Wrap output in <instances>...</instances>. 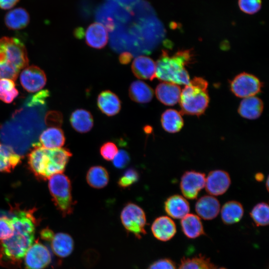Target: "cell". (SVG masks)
I'll return each instance as SVG.
<instances>
[{
  "instance_id": "obj_1",
  "label": "cell",
  "mask_w": 269,
  "mask_h": 269,
  "mask_svg": "<svg viewBox=\"0 0 269 269\" xmlns=\"http://www.w3.org/2000/svg\"><path fill=\"white\" fill-rule=\"evenodd\" d=\"M72 155L66 148L47 149L37 143L28 155V164L35 177L46 180L63 173Z\"/></svg>"
},
{
  "instance_id": "obj_36",
  "label": "cell",
  "mask_w": 269,
  "mask_h": 269,
  "mask_svg": "<svg viewBox=\"0 0 269 269\" xmlns=\"http://www.w3.org/2000/svg\"><path fill=\"white\" fill-rule=\"evenodd\" d=\"M239 6L240 9L247 14H254L261 7V0H239Z\"/></svg>"
},
{
  "instance_id": "obj_41",
  "label": "cell",
  "mask_w": 269,
  "mask_h": 269,
  "mask_svg": "<svg viewBox=\"0 0 269 269\" xmlns=\"http://www.w3.org/2000/svg\"><path fill=\"white\" fill-rule=\"evenodd\" d=\"M133 58V55L131 53L128 52H125L119 56V61L123 64H127L130 62Z\"/></svg>"
},
{
  "instance_id": "obj_20",
  "label": "cell",
  "mask_w": 269,
  "mask_h": 269,
  "mask_svg": "<svg viewBox=\"0 0 269 269\" xmlns=\"http://www.w3.org/2000/svg\"><path fill=\"white\" fill-rule=\"evenodd\" d=\"M41 146L47 149L62 147L65 142L63 131L59 127L51 126L43 130L39 137Z\"/></svg>"
},
{
  "instance_id": "obj_6",
  "label": "cell",
  "mask_w": 269,
  "mask_h": 269,
  "mask_svg": "<svg viewBox=\"0 0 269 269\" xmlns=\"http://www.w3.org/2000/svg\"><path fill=\"white\" fill-rule=\"evenodd\" d=\"M48 188L52 201L62 216L72 213L75 201L72 198L69 177L63 173L53 175L48 179Z\"/></svg>"
},
{
  "instance_id": "obj_22",
  "label": "cell",
  "mask_w": 269,
  "mask_h": 269,
  "mask_svg": "<svg viewBox=\"0 0 269 269\" xmlns=\"http://www.w3.org/2000/svg\"><path fill=\"white\" fill-rule=\"evenodd\" d=\"M264 104L258 97L252 96L244 98L238 108V113L241 117L249 120L259 118L263 112Z\"/></svg>"
},
{
  "instance_id": "obj_2",
  "label": "cell",
  "mask_w": 269,
  "mask_h": 269,
  "mask_svg": "<svg viewBox=\"0 0 269 269\" xmlns=\"http://www.w3.org/2000/svg\"><path fill=\"white\" fill-rule=\"evenodd\" d=\"M192 58L190 50L179 51L172 56L163 50L156 63V77L163 82L187 85L190 80L185 67Z\"/></svg>"
},
{
  "instance_id": "obj_43",
  "label": "cell",
  "mask_w": 269,
  "mask_h": 269,
  "mask_svg": "<svg viewBox=\"0 0 269 269\" xmlns=\"http://www.w3.org/2000/svg\"><path fill=\"white\" fill-rule=\"evenodd\" d=\"M266 187L267 189L268 190H269V177H268L266 181Z\"/></svg>"
},
{
  "instance_id": "obj_32",
  "label": "cell",
  "mask_w": 269,
  "mask_h": 269,
  "mask_svg": "<svg viewBox=\"0 0 269 269\" xmlns=\"http://www.w3.org/2000/svg\"><path fill=\"white\" fill-rule=\"evenodd\" d=\"M18 91L14 80L8 78L0 79V100L10 103L18 96Z\"/></svg>"
},
{
  "instance_id": "obj_24",
  "label": "cell",
  "mask_w": 269,
  "mask_h": 269,
  "mask_svg": "<svg viewBox=\"0 0 269 269\" xmlns=\"http://www.w3.org/2000/svg\"><path fill=\"white\" fill-rule=\"evenodd\" d=\"M30 16L27 11L22 7H17L9 10L5 15L4 21L10 30L23 29L29 23Z\"/></svg>"
},
{
  "instance_id": "obj_4",
  "label": "cell",
  "mask_w": 269,
  "mask_h": 269,
  "mask_svg": "<svg viewBox=\"0 0 269 269\" xmlns=\"http://www.w3.org/2000/svg\"><path fill=\"white\" fill-rule=\"evenodd\" d=\"M207 87V82L201 77H195L185 85L179 101L183 113L198 116L205 112L209 102Z\"/></svg>"
},
{
  "instance_id": "obj_10",
  "label": "cell",
  "mask_w": 269,
  "mask_h": 269,
  "mask_svg": "<svg viewBox=\"0 0 269 269\" xmlns=\"http://www.w3.org/2000/svg\"><path fill=\"white\" fill-rule=\"evenodd\" d=\"M205 175L203 173L190 170L182 175L180 188L183 197L193 200L196 199L200 191L205 187Z\"/></svg>"
},
{
  "instance_id": "obj_7",
  "label": "cell",
  "mask_w": 269,
  "mask_h": 269,
  "mask_svg": "<svg viewBox=\"0 0 269 269\" xmlns=\"http://www.w3.org/2000/svg\"><path fill=\"white\" fill-rule=\"evenodd\" d=\"M120 218L125 229L137 239L146 234V216L143 209L136 204L129 202L123 209Z\"/></svg>"
},
{
  "instance_id": "obj_35",
  "label": "cell",
  "mask_w": 269,
  "mask_h": 269,
  "mask_svg": "<svg viewBox=\"0 0 269 269\" xmlns=\"http://www.w3.org/2000/svg\"><path fill=\"white\" fill-rule=\"evenodd\" d=\"M138 178L137 171L134 168H130L119 179L118 184L120 187L126 188L137 182Z\"/></svg>"
},
{
  "instance_id": "obj_12",
  "label": "cell",
  "mask_w": 269,
  "mask_h": 269,
  "mask_svg": "<svg viewBox=\"0 0 269 269\" xmlns=\"http://www.w3.org/2000/svg\"><path fill=\"white\" fill-rule=\"evenodd\" d=\"M231 183V178L227 172L217 169L208 173L205 178V187L210 195L219 196L227 191Z\"/></svg>"
},
{
  "instance_id": "obj_33",
  "label": "cell",
  "mask_w": 269,
  "mask_h": 269,
  "mask_svg": "<svg viewBox=\"0 0 269 269\" xmlns=\"http://www.w3.org/2000/svg\"><path fill=\"white\" fill-rule=\"evenodd\" d=\"M250 216L257 226H266L269 222V205L265 202L256 204L250 213Z\"/></svg>"
},
{
  "instance_id": "obj_15",
  "label": "cell",
  "mask_w": 269,
  "mask_h": 269,
  "mask_svg": "<svg viewBox=\"0 0 269 269\" xmlns=\"http://www.w3.org/2000/svg\"><path fill=\"white\" fill-rule=\"evenodd\" d=\"M86 44L95 49L104 48L108 41V33L102 23L96 22L91 24L85 32Z\"/></svg>"
},
{
  "instance_id": "obj_13",
  "label": "cell",
  "mask_w": 269,
  "mask_h": 269,
  "mask_svg": "<svg viewBox=\"0 0 269 269\" xmlns=\"http://www.w3.org/2000/svg\"><path fill=\"white\" fill-rule=\"evenodd\" d=\"M47 242L50 243L53 253L60 258L67 257L74 249V240L67 233L53 232Z\"/></svg>"
},
{
  "instance_id": "obj_44",
  "label": "cell",
  "mask_w": 269,
  "mask_h": 269,
  "mask_svg": "<svg viewBox=\"0 0 269 269\" xmlns=\"http://www.w3.org/2000/svg\"><path fill=\"white\" fill-rule=\"evenodd\" d=\"M227 269L226 268H218V269Z\"/></svg>"
},
{
  "instance_id": "obj_8",
  "label": "cell",
  "mask_w": 269,
  "mask_h": 269,
  "mask_svg": "<svg viewBox=\"0 0 269 269\" xmlns=\"http://www.w3.org/2000/svg\"><path fill=\"white\" fill-rule=\"evenodd\" d=\"M262 83L253 75L242 73L237 75L230 83V89L233 93L240 98L255 96L261 92Z\"/></svg>"
},
{
  "instance_id": "obj_39",
  "label": "cell",
  "mask_w": 269,
  "mask_h": 269,
  "mask_svg": "<svg viewBox=\"0 0 269 269\" xmlns=\"http://www.w3.org/2000/svg\"><path fill=\"white\" fill-rule=\"evenodd\" d=\"M147 269H176L175 263L170 259L158 260L150 265Z\"/></svg>"
},
{
  "instance_id": "obj_38",
  "label": "cell",
  "mask_w": 269,
  "mask_h": 269,
  "mask_svg": "<svg viewBox=\"0 0 269 269\" xmlns=\"http://www.w3.org/2000/svg\"><path fill=\"white\" fill-rule=\"evenodd\" d=\"M115 167L118 169L125 168L130 162L129 154L125 150L121 149L118 151L113 159Z\"/></svg>"
},
{
  "instance_id": "obj_17",
  "label": "cell",
  "mask_w": 269,
  "mask_h": 269,
  "mask_svg": "<svg viewBox=\"0 0 269 269\" xmlns=\"http://www.w3.org/2000/svg\"><path fill=\"white\" fill-rule=\"evenodd\" d=\"M131 68L134 75L139 79L152 81L156 77V63L149 57L141 55L136 57Z\"/></svg>"
},
{
  "instance_id": "obj_27",
  "label": "cell",
  "mask_w": 269,
  "mask_h": 269,
  "mask_svg": "<svg viewBox=\"0 0 269 269\" xmlns=\"http://www.w3.org/2000/svg\"><path fill=\"white\" fill-rule=\"evenodd\" d=\"M244 208L237 201H229L225 203L221 210L223 222L226 225H232L239 222L244 215Z\"/></svg>"
},
{
  "instance_id": "obj_19",
  "label": "cell",
  "mask_w": 269,
  "mask_h": 269,
  "mask_svg": "<svg viewBox=\"0 0 269 269\" xmlns=\"http://www.w3.org/2000/svg\"><path fill=\"white\" fill-rule=\"evenodd\" d=\"M164 207L166 213L174 219H182L190 211L188 202L180 195H173L167 198Z\"/></svg>"
},
{
  "instance_id": "obj_21",
  "label": "cell",
  "mask_w": 269,
  "mask_h": 269,
  "mask_svg": "<svg viewBox=\"0 0 269 269\" xmlns=\"http://www.w3.org/2000/svg\"><path fill=\"white\" fill-rule=\"evenodd\" d=\"M97 106L103 114L108 116H113L121 110V102L114 93L110 90H105L98 96Z\"/></svg>"
},
{
  "instance_id": "obj_3",
  "label": "cell",
  "mask_w": 269,
  "mask_h": 269,
  "mask_svg": "<svg viewBox=\"0 0 269 269\" xmlns=\"http://www.w3.org/2000/svg\"><path fill=\"white\" fill-rule=\"evenodd\" d=\"M28 64L26 48L19 39L6 36L0 38V79L15 80Z\"/></svg>"
},
{
  "instance_id": "obj_9",
  "label": "cell",
  "mask_w": 269,
  "mask_h": 269,
  "mask_svg": "<svg viewBox=\"0 0 269 269\" xmlns=\"http://www.w3.org/2000/svg\"><path fill=\"white\" fill-rule=\"evenodd\" d=\"M24 269H44L51 263V254L48 248L36 241L24 257Z\"/></svg>"
},
{
  "instance_id": "obj_18",
  "label": "cell",
  "mask_w": 269,
  "mask_h": 269,
  "mask_svg": "<svg viewBox=\"0 0 269 269\" xmlns=\"http://www.w3.org/2000/svg\"><path fill=\"white\" fill-rule=\"evenodd\" d=\"M181 90L176 84L163 82L156 87L155 95L157 99L166 106H173L180 100Z\"/></svg>"
},
{
  "instance_id": "obj_11",
  "label": "cell",
  "mask_w": 269,
  "mask_h": 269,
  "mask_svg": "<svg viewBox=\"0 0 269 269\" xmlns=\"http://www.w3.org/2000/svg\"><path fill=\"white\" fill-rule=\"evenodd\" d=\"M19 80L22 87L30 93L39 91L46 83L45 73L41 68L35 65L24 68L20 73Z\"/></svg>"
},
{
  "instance_id": "obj_31",
  "label": "cell",
  "mask_w": 269,
  "mask_h": 269,
  "mask_svg": "<svg viewBox=\"0 0 269 269\" xmlns=\"http://www.w3.org/2000/svg\"><path fill=\"white\" fill-rule=\"evenodd\" d=\"M216 266L209 258L199 255L191 258H183L178 269H215Z\"/></svg>"
},
{
  "instance_id": "obj_30",
  "label": "cell",
  "mask_w": 269,
  "mask_h": 269,
  "mask_svg": "<svg viewBox=\"0 0 269 269\" xmlns=\"http://www.w3.org/2000/svg\"><path fill=\"white\" fill-rule=\"evenodd\" d=\"M86 178L89 186L95 189H101L108 184L109 175L105 167L96 165L89 169Z\"/></svg>"
},
{
  "instance_id": "obj_37",
  "label": "cell",
  "mask_w": 269,
  "mask_h": 269,
  "mask_svg": "<svg viewBox=\"0 0 269 269\" xmlns=\"http://www.w3.org/2000/svg\"><path fill=\"white\" fill-rule=\"evenodd\" d=\"M118 151L117 145L113 142L108 141L103 143L100 147V152L102 157L107 160L111 161Z\"/></svg>"
},
{
  "instance_id": "obj_5",
  "label": "cell",
  "mask_w": 269,
  "mask_h": 269,
  "mask_svg": "<svg viewBox=\"0 0 269 269\" xmlns=\"http://www.w3.org/2000/svg\"><path fill=\"white\" fill-rule=\"evenodd\" d=\"M34 240L33 235L14 233L11 238L0 241V264L9 269L17 268Z\"/></svg>"
},
{
  "instance_id": "obj_42",
  "label": "cell",
  "mask_w": 269,
  "mask_h": 269,
  "mask_svg": "<svg viewBox=\"0 0 269 269\" xmlns=\"http://www.w3.org/2000/svg\"><path fill=\"white\" fill-rule=\"evenodd\" d=\"M256 180L258 182L262 181L264 179V175L262 173H257L255 176Z\"/></svg>"
},
{
  "instance_id": "obj_23",
  "label": "cell",
  "mask_w": 269,
  "mask_h": 269,
  "mask_svg": "<svg viewBox=\"0 0 269 269\" xmlns=\"http://www.w3.org/2000/svg\"><path fill=\"white\" fill-rule=\"evenodd\" d=\"M70 122L72 128L81 134L89 132L94 125L91 113L85 109H79L73 111L70 115Z\"/></svg>"
},
{
  "instance_id": "obj_34",
  "label": "cell",
  "mask_w": 269,
  "mask_h": 269,
  "mask_svg": "<svg viewBox=\"0 0 269 269\" xmlns=\"http://www.w3.org/2000/svg\"><path fill=\"white\" fill-rule=\"evenodd\" d=\"M14 234L11 219L6 216L0 217V241L11 238Z\"/></svg>"
},
{
  "instance_id": "obj_14",
  "label": "cell",
  "mask_w": 269,
  "mask_h": 269,
  "mask_svg": "<svg viewBox=\"0 0 269 269\" xmlns=\"http://www.w3.org/2000/svg\"><path fill=\"white\" fill-rule=\"evenodd\" d=\"M151 230L156 239L163 242L170 240L176 233L174 222L166 216L156 218L151 225Z\"/></svg>"
},
{
  "instance_id": "obj_16",
  "label": "cell",
  "mask_w": 269,
  "mask_h": 269,
  "mask_svg": "<svg viewBox=\"0 0 269 269\" xmlns=\"http://www.w3.org/2000/svg\"><path fill=\"white\" fill-rule=\"evenodd\" d=\"M195 209L199 217L204 220H210L214 219L218 215L220 204L214 196L204 195L197 201Z\"/></svg>"
},
{
  "instance_id": "obj_40",
  "label": "cell",
  "mask_w": 269,
  "mask_h": 269,
  "mask_svg": "<svg viewBox=\"0 0 269 269\" xmlns=\"http://www.w3.org/2000/svg\"><path fill=\"white\" fill-rule=\"evenodd\" d=\"M19 0H0V8L3 10H7L14 7Z\"/></svg>"
},
{
  "instance_id": "obj_29",
  "label": "cell",
  "mask_w": 269,
  "mask_h": 269,
  "mask_svg": "<svg viewBox=\"0 0 269 269\" xmlns=\"http://www.w3.org/2000/svg\"><path fill=\"white\" fill-rule=\"evenodd\" d=\"M162 128L167 133L174 134L179 132L184 125L181 113L174 109H168L161 116Z\"/></svg>"
},
{
  "instance_id": "obj_28",
  "label": "cell",
  "mask_w": 269,
  "mask_h": 269,
  "mask_svg": "<svg viewBox=\"0 0 269 269\" xmlns=\"http://www.w3.org/2000/svg\"><path fill=\"white\" fill-rule=\"evenodd\" d=\"M21 162V156L9 146L0 143V172H10Z\"/></svg>"
},
{
  "instance_id": "obj_25",
  "label": "cell",
  "mask_w": 269,
  "mask_h": 269,
  "mask_svg": "<svg viewBox=\"0 0 269 269\" xmlns=\"http://www.w3.org/2000/svg\"><path fill=\"white\" fill-rule=\"evenodd\" d=\"M181 229L188 238L195 239L205 235L203 226L199 217L193 214H188L181 219Z\"/></svg>"
},
{
  "instance_id": "obj_26",
  "label": "cell",
  "mask_w": 269,
  "mask_h": 269,
  "mask_svg": "<svg viewBox=\"0 0 269 269\" xmlns=\"http://www.w3.org/2000/svg\"><path fill=\"white\" fill-rule=\"evenodd\" d=\"M129 94L132 100L138 103L149 102L153 96L152 89L143 81L133 82L129 87Z\"/></svg>"
}]
</instances>
